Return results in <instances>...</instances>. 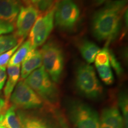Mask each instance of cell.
Masks as SVG:
<instances>
[{"label": "cell", "mask_w": 128, "mask_h": 128, "mask_svg": "<svg viewBox=\"0 0 128 128\" xmlns=\"http://www.w3.org/2000/svg\"><path fill=\"white\" fill-rule=\"evenodd\" d=\"M127 10V0L109 1L94 14L92 30L99 41L109 42L119 34L122 21Z\"/></svg>", "instance_id": "obj_1"}, {"label": "cell", "mask_w": 128, "mask_h": 128, "mask_svg": "<svg viewBox=\"0 0 128 128\" xmlns=\"http://www.w3.org/2000/svg\"><path fill=\"white\" fill-rule=\"evenodd\" d=\"M24 82L46 103L54 104L58 99L57 87L43 66L32 72Z\"/></svg>", "instance_id": "obj_2"}, {"label": "cell", "mask_w": 128, "mask_h": 128, "mask_svg": "<svg viewBox=\"0 0 128 128\" xmlns=\"http://www.w3.org/2000/svg\"><path fill=\"white\" fill-rule=\"evenodd\" d=\"M76 84L78 90L88 98L96 99L103 93V87L96 76L94 68L88 64H81L76 73Z\"/></svg>", "instance_id": "obj_3"}, {"label": "cell", "mask_w": 128, "mask_h": 128, "mask_svg": "<svg viewBox=\"0 0 128 128\" xmlns=\"http://www.w3.org/2000/svg\"><path fill=\"white\" fill-rule=\"evenodd\" d=\"M43 66L54 82L60 81L64 68V55L60 45L49 41L40 50Z\"/></svg>", "instance_id": "obj_4"}, {"label": "cell", "mask_w": 128, "mask_h": 128, "mask_svg": "<svg viewBox=\"0 0 128 128\" xmlns=\"http://www.w3.org/2000/svg\"><path fill=\"white\" fill-rule=\"evenodd\" d=\"M10 99L16 108L23 109L40 108L44 103L40 97L22 80L16 85Z\"/></svg>", "instance_id": "obj_5"}, {"label": "cell", "mask_w": 128, "mask_h": 128, "mask_svg": "<svg viewBox=\"0 0 128 128\" xmlns=\"http://www.w3.org/2000/svg\"><path fill=\"white\" fill-rule=\"evenodd\" d=\"M80 10L74 0H61L55 8L56 25L63 30H70L77 24Z\"/></svg>", "instance_id": "obj_6"}, {"label": "cell", "mask_w": 128, "mask_h": 128, "mask_svg": "<svg viewBox=\"0 0 128 128\" xmlns=\"http://www.w3.org/2000/svg\"><path fill=\"white\" fill-rule=\"evenodd\" d=\"M55 8L45 15L38 17L30 30L28 40L32 48L36 49L44 44L48 39L54 27Z\"/></svg>", "instance_id": "obj_7"}, {"label": "cell", "mask_w": 128, "mask_h": 128, "mask_svg": "<svg viewBox=\"0 0 128 128\" xmlns=\"http://www.w3.org/2000/svg\"><path fill=\"white\" fill-rule=\"evenodd\" d=\"M71 113L77 128H100V121L98 113L86 104H75Z\"/></svg>", "instance_id": "obj_8"}, {"label": "cell", "mask_w": 128, "mask_h": 128, "mask_svg": "<svg viewBox=\"0 0 128 128\" xmlns=\"http://www.w3.org/2000/svg\"><path fill=\"white\" fill-rule=\"evenodd\" d=\"M39 11L33 5L22 6L17 17L16 36L19 39H24L39 17Z\"/></svg>", "instance_id": "obj_9"}, {"label": "cell", "mask_w": 128, "mask_h": 128, "mask_svg": "<svg viewBox=\"0 0 128 128\" xmlns=\"http://www.w3.org/2000/svg\"><path fill=\"white\" fill-rule=\"evenodd\" d=\"M42 57L40 50L37 48H32L22 62L20 71L21 79H26L32 72L42 66Z\"/></svg>", "instance_id": "obj_10"}, {"label": "cell", "mask_w": 128, "mask_h": 128, "mask_svg": "<svg viewBox=\"0 0 128 128\" xmlns=\"http://www.w3.org/2000/svg\"><path fill=\"white\" fill-rule=\"evenodd\" d=\"M21 7L20 0H0V20L13 24Z\"/></svg>", "instance_id": "obj_11"}, {"label": "cell", "mask_w": 128, "mask_h": 128, "mask_svg": "<svg viewBox=\"0 0 128 128\" xmlns=\"http://www.w3.org/2000/svg\"><path fill=\"white\" fill-rule=\"evenodd\" d=\"M100 121V124L113 128H124V120L119 109L115 106L108 107L103 109Z\"/></svg>", "instance_id": "obj_12"}, {"label": "cell", "mask_w": 128, "mask_h": 128, "mask_svg": "<svg viewBox=\"0 0 128 128\" xmlns=\"http://www.w3.org/2000/svg\"><path fill=\"white\" fill-rule=\"evenodd\" d=\"M20 64L13 66L8 65L7 80L4 89L5 102L9 104L10 98L20 76Z\"/></svg>", "instance_id": "obj_13"}, {"label": "cell", "mask_w": 128, "mask_h": 128, "mask_svg": "<svg viewBox=\"0 0 128 128\" xmlns=\"http://www.w3.org/2000/svg\"><path fill=\"white\" fill-rule=\"evenodd\" d=\"M79 50L81 55L87 64H92L95 58L100 50V48L92 42L84 40L79 46Z\"/></svg>", "instance_id": "obj_14"}, {"label": "cell", "mask_w": 128, "mask_h": 128, "mask_svg": "<svg viewBox=\"0 0 128 128\" xmlns=\"http://www.w3.org/2000/svg\"><path fill=\"white\" fill-rule=\"evenodd\" d=\"M16 108L11 106L2 115L0 124L7 128H23L18 114L16 112Z\"/></svg>", "instance_id": "obj_15"}, {"label": "cell", "mask_w": 128, "mask_h": 128, "mask_svg": "<svg viewBox=\"0 0 128 128\" xmlns=\"http://www.w3.org/2000/svg\"><path fill=\"white\" fill-rule=\"evenodd\" d=\"M32 49L31 44L28 40L24 42L20 46H19L18 49L16 50L15 52L10 60L8 65L13 66L20 64L21 62H23L24 59L26 56L27 54Z\"/></svg>", "instance_id": "obj_16"}, {"label": "cell", "mask_w": 128, "mask_h": 128, "mask_svg": "<svg viewBox=\"0 0 128 128\" xmlns=\"http://www.w3.org/2000/svg\"><path fill=\"white\" fill-rule=\"evenodd\" d=\"M24 39H19L15 34L2 35L0 36V55L15 47Z\"/></svg>", "instance_id": "obj_17"}, {"label": "cell", "mask_w": 128, "mask_h": 128, "mask_svg": "<svg viewBox=\"0 0 128 128\" xmlns=\"http://www.w3.org/2000/svg\"><path fill=\"white\" fill-rule=\"evenodd\" d=\"M23 128H46V124L40 119L18 113Z\"/></svg>", "instance_id": "obj_18"}, {"label": "cell", "mask_w": 128, "mask_h": 128, "mask_svg": "<svg viewBox=\"0 0 128 128\" xmlns=\"http://www.w3.org/2000/svg\"><path fill=\"white\" fill-rule=\"evenodd\" d=\"M101 80L106 85H112L114 82V76L110 68V65H96Z\"/></svg>", "instance_id": "obj_19"}, {"label": "cell", "mask_w": 128, "mask_h": 128, "mask_svg": "<svg viewBox=\"0 0 128 128\" xmlns=\"http://www.w3.org/2000/svg\"><path fill=\"white\" fill-rule=\"evenodd\" d=\"M95 65H109V49L104 47L100 49L94 60Z\"/></svg>", "instance_id": "obj_20"}, {"label": "cell", "mask_w": 128, "mask_h": 128, "mask_svg": "<svg viewBox=\"0 0 128 128\" xmlns=\"http://www.w3.org/2000/svg\"><path fill=\"white\" fill-rule=\"evenodd\" d=\"M109 63L112 68L114 70L115 72L118 76H121L123 73V68L119 60H118L114 53L109 49Z\"/></svg>", "instance_id": "obj_21"}, {"label": "cell", "mask_w": 128, "mask_h": 128, "mask_svg": "<svg viewBox=\"0 0 128 128\" xmlns=\"http://www.w3.org/2000/svg\"><path fill=\"white\" fill-rule=\"evenodd\" d=\"M22 42L21 41L16 45L15 47L10 49V50L7 51V52L3 53V54L0 55V66H6V65L8 63L14 54V53L16 52V50L18 49L19 46L21 45Z\"/></svg>", "instance_id": "obj_22"}, {"label": "cell", "mask_w": 128, "mask_h": 128, "mask_svg": "<svg viewBox=\"0 0 128 128\" xmlns=\"http://www.w3.org/2000/svg\"><path fill=\"white\" fill-rule=\"evenodd\" d=\"M119 105L124 116V123L125 127L128 128V97L125 94H122L119 97Z\"/></svg>", "instance_id": "obj_23"}, {"label": "cell", "mask_w": 128, "mask_h": 128, "mask_svg": "<svg viewBox=\"0 0 128 128\" xmlns=\"http://www.w3.org/2000/svg\"><path fill=\"white\" fill-rule=\"evenodd\" d=\"M39 12H44L51 7L54 0H30Z\"/></svg>", "instance_id": "obj_24"}, {"label": "cell", "mask_w": 128, "mask_h": 128, "mask_svg": "<svg viewBox=\"0 0 128 128\" xmlns=\"http://www.w3.org/2000/svg\"><path fill=\"white\" fill-rule=\"evenodd\" d=\"M14 30V26L13 24L0 20V36L11 33L13 32Z\"/></svg>", "instance_id": "obj_25"}, {"label": "cell", "mask_w": 128, "mask_h": 128, "mask_svg": "<svg viewBox=\"0 0 128 128\" xmlns=\"http://www.w3.org/2000/svg\"><path fill=\"white\" fill-rule=\"evenodd\" d=\"M6 79H7L6 66H0V92L4 87Z\"/></svg>", "instance_id": "obj_26"}, {"label": "cell", "mask_w": 128, "mask_h": 128, "mask_svg": "<svg viewBox=\"0 0 128 128\" xmlns=\"http://www.w3.org/2000/svg\"><path fill=\"white\" fill-rule=\"evenodd\" d=\"M9 107V104L6 103L4 99L0 98V120H1L2 115L4 114V113Z\"/></svg>", "instance_id": "obj_27"}, {"label": "cell", "mask_w": 128, "mask_h": 128, "mask_svg": "<svg viewBox=\"0 0 128 128\" xmlns=\"http://www.w3.org/2000/svg\"><path fill=\"white\" fill-rule=\"evenodd\" d=\"M110 0H95V2L97 5H100L103 4L104 2H107L109 1Z\"/></svg>", "instance_id": "obj_28"}, {"label": "cell", "mask_w": 128, "mask_h": 128, "mask_svg": "<svg viewBox=\"0 0 128 128\" xmlns=\"http://www.w3.org/2000/svg\"><path fill=\"white\" fill-rule=\"evenodd\" d=\"M100 128H112L110 126L106 125V124H100Z\"/></svg>", "instance_id": "obj_29"}, {"label": "cell", "mask_w": 128, "mask_h": 128, "mask_svg": "<svg viewBox=\"0 0 128 128\" xmlns=\"http://www.w3.org/2000/svg\"><path fill=\"white\" fill-rule=\"evenodd\" d=\"M22 1L27 5H29L30 2H31V1H30V0H22Z\"/></svg>", "instance_id": "obj_30"}, {"label": "cell", "mask_w": 128, "mask_h": 128, "mask_svg": "<svg viewBox=\"0 0 128 128\" xmlns=\"http://www.w3.org/2000/svg\"><path fill=\"white\" fill-rule=\"evenodd\" d=\"M0 128H6L5 126L1 125V124H0Z\"/></svg>", "instance_id": "obj_31"}, {"label": "cell", "mask_w": 128, "mask_h": 128, "mask_svg": "<svg viewBox=\"0 0 128 128\" xmlns=\"http://www.w3.org/2000/svg\"><path fill=\"white\" fill-rule=\"evenodd\" d=\"M46 128H50V126H46Z\"/></svg>", "instance_id": "obj_32"}]
</instances>
